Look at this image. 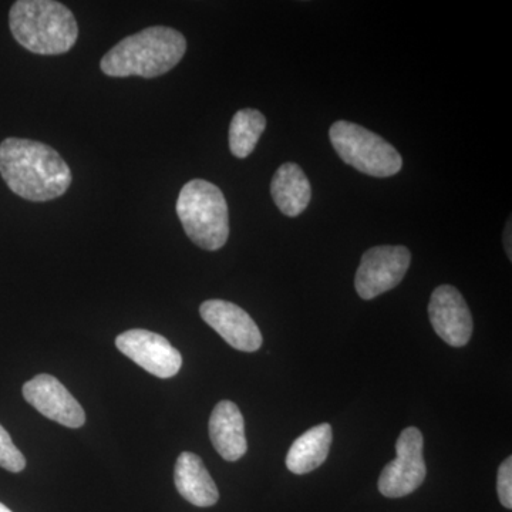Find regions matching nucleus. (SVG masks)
Instances as JSON below:
<instances>
[{
	"instance_id": "obj_1",
	"label": "nucleus",
	"mask_w": 512,
	"mask_h": 512,
	"mask_svg": "<svg viewBox=\"0 0 512 512\" xmlns=\"http://www.w3.org/2000/svg\"><path fill=\"white\" fill-rule=\"evenodd\" d=\"M0 174L16 195L35 202L62 197L72 184V171L55 148L23 138L0 144Z\"/></svg>"
},
{
	"instance_id": "obj_2",
	"label": "nucleus",
	"mask_w": 512,
	"mask_h": 512,
	"mask_svg": "<svg viewBox=\"0 0 512 512\" xmlns=\"http://www.w3.org/2000/svg\"><path fill=\"white\" fill-rule=\"evenodd\" d=\"M187 40L178 30L154 26L128 36L101 59L100 67L110 77L138 76L154 79L181 62Z\"/></svg>"
},
{
	"instance_id": "obj_3",
	"label": "nucleus",
	"mask_w": 512,
	"mask_h": 512,
	"mask_svg": "<svg viewBox=\"0 0 512 512\" xmlns=\"http://www.w3.org/2000/svg\"><path fill=\"white\" fill-rule=\"evenodd\" d=\"M9 25L19 45L36 55H63L79 36L73 13L53 0H19L10 9Z\"/></svg>"
},
{
	"instance_id": "obj_4",
	"label": "nucleus",
	"mask_w": 512,
	"mask_h": 512,
	"mask_svg": "<svg viewBox=\"0 0 512 512\" xmlns=\"http://www.w3.org/2000/svg\"><path fill=\"white\" fill-rule=\"evenodd\" d=\"M177 215L185 234L197 247L217 251L227 244L228 205L217 185L205 180L185 184L178 195Z\"/></svg>"
},
{
	"instance_id": "obj_5",
	"label": "nucleus",
	"mask_w": 512,
	"mask_h": 512,
	"mask_svg": "<svg viewBox=\"0 0 512 512\" xmlns=\"http://www.w3.org/2000/svg\"><path fill=\"white\" fill-rule=\"evenodd\" d=\"M329 137L339 157L360 173L386 178L402 170L403 160L399 151L359 124L336 121L330 127Z\"/></svg>"
},
{
	"instance_id": "obj_6",
	"label": "nucleus",
	"mask_w": 512,
	"mask_h": 512,
	"mask_svg": "<svg viewBox=\"0 0 512 512\" xmlns=\"http://www.w3.org/2000/svg\"><path fill=\"white\" fill-rule=\"evenodd\" d=\"M423 434L416 427H407L396 443L397 456L383 468L379 491L387 498H402L414 493L427 476L424 461Z\"/></svg>"
},
{
	"instance_id": "obj_7",
	"label": "nucleus",
	"mask_w": 512,
	"mask_h": 512,
	"mask_svg": "<svg viewBox=\"0 0 512 512\" xmlns=\"http://www.w3.org/2000/svg\"><path fill=\"white\" fill-rule=\"evenodd\" d=\"M412 254L406 247L370 248L362 256L357 268L355 286L357 295L365 301L375 299L377 296L392 291L407 274Z\"/></svg>"
},
{
	"instance_id": "obj_8",
	"label": "nucleus",
	"mask_w": 512,
	"mask_h": 512,
	"mask_svg": "<svg viewBox=\"0 0 512 512\" xmlns=\"http://www.w3.org/2000/svg\"><path fill=\"white\" fill-rule=\"evenodd\" d=\"M117 349L138 366L160 379L180 372L183 356L164 336L144 329H131L116 338Z\"/></svg>"
},
{
	"instance_id": "obj_9",
	"label": "nucleus",
	"mask_w": 512,
	"mask_h": 512,
	"mask_svg": "<svg viewBox=\"0 0 512 512\" xmlns=\"http://www.w3.org/2000/svg\"><path fill=\"white\" fill-rule=\"evenodd\" d=\"M23 397L37 412L69 429L86 423L83 407L56 377L39 375L23 386Z\"/></svg>"
},
{
	"instance_id": "obj_10",
	"label": "nucleus",
	"mask_w": 512,
	"mask_h": 512,
	"mask_svg": "<svg viewBox=\"0 0 512 512\" xmlns=\"http://www.w3.org/2000/svg\"><path fill=\"white\" fill-rule=\"evenodd\" d=\"M431 325L439 338L453 348H463L473 335V316L463 295L454 286L441 285L430 298Z\"/></svg>"
},
{
	"instance_id": "obj_11",
	"label": "nucleus",
	"mask_w": 512,
	"mask_h": 512,
	"mask_svg": "<svg viewBox=\"0 0 512 512\" xmlns=\"http://www.w3.org/2000/svg\"><path fill=\"white\" fill-rule=\"evenodd\" d=\"M201 318L232 348L256 352L262 346V333L244 309L235 303L211 299L200 308Z\"/></svg>"
},
{
	"instance_id": "obj_12",
	"label": "nucleus",
	"mask_w": 512,
	"mask_h": 512,
	"mask_svg": "<svg viewBox=\"0 0 512 512\" xmlns=\"http://www.w3.org/2000/svg\"><path fill=\"white\" fill-rule=\"evenodd\" d=\"M212 446L224 460L238 461L248 450L245 423L237 404L222 400L215 406L210 419Z\"/></svg>"
},
{
	"instance_id": "obj_13",
	"label": "nucleus",
	"mask_w": 512,
	"mask_h": 512,
	"mask_svg": "<svg viewBox=\"0 0 512 512\" xmlns=\"http://www.w3.org/2000/svg\"><path fill=\"white\" fill-rule=\"evenodd\" d=\"M174 481L181 497L195 507H212L220 500L217 484L197 454L188 451L180 454L175 464Z\"/></svg>"
},
{
	"instance_id": "obj_14",
	"label": "nucleus",
	"mask_w": 512,
	"mask_h": 512,
	"mask_svg": "<svg viewBox=\"0 0 512 512\" xmlns=\"http://www.w3.org/2000/svg\"><path fill=\"white\" fill-rule=\"evenodd\" d=\"M271 194L282 214L298 217L311 202V183L298 164L286 163L272 178Z\"/></svg>"
},
{
	"instance_id": "obj_15",
	"label": "nucleus",
	"mask_w": 512,
	"mask_h": 512,
	"mask_svg": "<svg viewBox=\"0 0 512 512\" xmlns=\"http://www.w3.org/2000/svg\"><path fill=\"white\" fill-rule=\"evenodd\" d=\"M332 439L333 431L330 424L322 423L312 427L289 448L286 467L298 476L316 470L328 458Z\"/></svg>"
},
{
	"instance_id": "obj_16",
	"label": "nucleus",
	"mask_w": 512,
	"mask_h": 512,
	"mask_svg": "<svg viewBox=\"0 0 512 512\" xmlns=\"http://www.w3.org/2000/svg\"><path fill=\"white\" fill-rule=\"evenodd\" d=\"M266 128V119L261 111L254 109L239 110L232 117L229 126V148L238 158H247L255 150L259 138Z\"/></svg>"
},
{
	"instance_id": "obj_17",
	"label": "nucleus",
	"mask_w": 512,
	"mask_h": 512,
	"mask_svg": "<svg viewBox=\"0 0 512 512\" xmlns=\"http://www.w3.org/2000/svg\"><path fill=\"white\" fill-rule=\"evenodd\" d=\"M0 467L10 473H20L26 467V458L13 444L8 431L0 426Z\"/></svg>"
},
{
	"instance_id": "obj_18",
	"label": "nucleus",
	"mask_w": 512,
	"mask_h": 512,
	"mask_svg": "<svg viewBox=\"0 0 512 512\" xmlns=\"http://www.w3.org/2000/svg\"><path fill=\"white\" fill-rule=\"evenodd\" d=\"M498 497L507 510L512 508V457H508L498 468Z\"/></svg>"
},
{
	"instance_id": "obj_19",
	"label": "nucleus",
	"mask_w": 512,
	"mask_h": 512,
	"mask_svg": "<svg viewBox=\"0 0 512 512\" xmlns=\"http://www.w3.org/2000/svg\"><path fill=\"white\" fill-rule=\"evenodd\" d=\"M504 241L505 251H507V254L508 256H510L511 261V222H508L507 229H505Z\"/></svg>"
},
{
	"instance_id": "obj_20",
	"label": "nucleus",
	"mask_w": 512,
	"mask_h": 512,
	"mask_svg": "<svg viewBox=\"0 0 512 512\" xmlns=\"http://www.w3.org/2000/svg\"><path fill=\"white\" fill-rule=\"evenodd\" d=\"M0 512H12L9 510L8 507H6V505H3L2 503H0Z\"/></svg>"
}]
</instances>
